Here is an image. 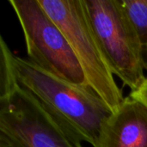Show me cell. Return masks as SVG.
Listing matches in <instances>:
<instances>
[{
    "label": "cell",
    "mask_w": 147,
    "mask_h": 147,
    "mask_svg": "<svg viewBox=\"0 0 147 147\" xmlns=\"http://www.w3.org/2000/svg\"><path fill=\"white\" fill-rule=\"evenodd\" d=\"M17 83L31 92L71 134L93 147L104 121L112 113L88 85L69 83L15 55Z\"/></svg>",
    "instance_id": "cell-1"
},
{
    "label": "cell",
    "mask_w": 147,
    "mask_h": 147,
    "mask_svg": "<svg viewBox=\"0 0 147 147\" xmlns=\"http://www.w3.org/2000/svg\"><path fill=\"white\" fill-rule=\"evenodd\" d=\"M66 37L88 85L111 112L125 97L95 34L84 0H38Z\"/></svg>",
    "instance_id": "cell-2"
},
{
    "label": "cell",
    "mask_w": 147,
    "mask_h": 147,
    "mask_svg": "<svg viewBox=\"0 0 147 147\" xmlns=\"http://www.w3.org/2000/svg\"><path fill=\"white\" fill-rule=\"evenodd\" d=\"M95 34L115 76L137 90L146 78L145 47L121 0H84Z\"/></svg>",
    "instance_id": "cell-3"
},
{
    "label": "cell",
    "mask_w": 147,
    "mask_h": 147,
    "mask_svg": "<svg viewBox=\"0 0 147 147\" xmlns=\"http://www.w3.org/2000/svg\"><path fill=\"white\" fill-rule=\"evenodd\" d=\"M9 3L21 25L28 59L69 83L88 85L66 37L39 1L9 0Z\"/></svg>",
    "instance_id": "cell-4"
},
{
    "label": "cell",
    "mask_w": 147,
    "mask_h": 147,
    "mask_svg": "<svg viewBox=\"0 0 147 147\" xmlns=\"http://www.w3.org/2000/svg\"><path fill=\"white\" fill-rule=\"evenodd\" d=\"M0 136L14 147H84L18 83L0 96Z\"/></svg>",
    "instance_id": "cell-5"
},
{
    "label": "cell",
    "mask_w": 147,
    "mask_h": 147,
    "mask_svg": "<svg viewBox=\"0 0 147 147\" xmlns=\"http://www.w3.org/2000/svg\"><path fill=\"white\" fill-rule=\"evenodd\" d=\"M96 147H147V108L128 96L102 125Z\"/></svg>",
    "instance_id": "cell-6"
},
{
    "label": "cell",
    "mask_w": 147,
    "mask_h": 147,
    "mask_svg": "<svg viewBox=\"0 0 147 147\" xmlns=\"http://www.w3.org/2000/svg\"><path fill=\"white\" fill-rule=\"evenodd\" d=\"M15 55L3 37H0V96L6 95L16 84Z\"/></svg>",
    "instance_id": "cell-7"
},
{
    "label": "cell",
    "mask_w": 147,
    "mask_h": 147,
    "mask_svg": "<svg viewBox=\"0 0 147 147\" xmlns=\"http://www.w3.org/2000/svg\"><path fill=\"white\" fill-rule=\"evenodd\" d=\"M121 2L144 47H146L147 46V0H121Z\"/></svg>",
    "instance_id": "cell-8"
},
{
    "label": "cell",
    "mask_w": 147,
    "mask_h": 147,
    "mask_svg": "<svg viewBox=\"0 0 147 147\" xmlns=\"http://www.w3.org/2000/svg\"><path fill=\"white\" fill-rule=\"evenodd\" d=\"M129 96L140 101L147 108V76L140 86L134 91H131Z\"/></svg>",
    "instance_id": "cell-9"
},
{
    "label": "cell",
    "mask_w": 147,
    "mask_h": 147,
    "mask_svg": "<svg viewBox=\"0 0 147 147\" xmlns=\"http://www.w3.org/2000/svg\"><path fill=\"white\" fill-rule=\"evenodd\" d=\"M0 147H14L8 140L0 136Z\"/></svg>",
    "instance_id": "cell-10"
},
{
    "label": "cell",
    "mask_w": 147,
    "mask_h": 147,
    "mask_svg": "<svg viewBox=\"0 0 147 147\" xmlns=\"http://www.w3.org/2000/svg\"><path fill=\"white\" fill-rule=\"evenodd\" d=\"M145 53H147V46L145 47Z\"/></svg>",
    "instance_id": "cell-11"
}]
</instances>
